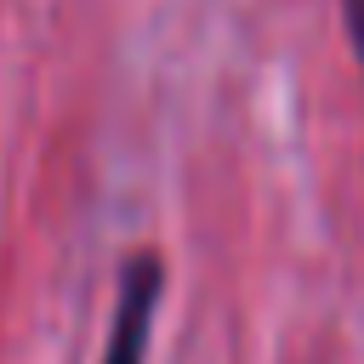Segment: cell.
Wrapping results in <instances>:
<instances>
[{"mask_svg":"<svg viewBox=\"0 0 364 364\" xmlns=\"http://www.w3.org/2000/svg\"><path fill=\"white\" fill-rule=\"evenodd\" d=\"M159 290H165L159 256L131 250L119 262V290H114V313H108V336H102V364H148Z\"/></svg>","mask_w":364,"mask_h":364,"instance_id":"obj_1","label":"cell"},{"mask_svg":"<svg viewBox=\"0 0 364 364\" xmlns=\"http://www.w3.org/2000/svg\"><path fill=\"white\" fill-rule=\"evenodd\" d=\"M341 23H347V40H353V51L364 63V0H341Z\"/></svg>","mask_w":364,"mask_h":364,"instance_id":"obj_2","label":"cell"}]
</instances>
